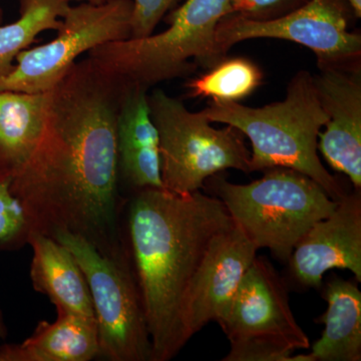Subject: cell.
Instances as JSON below:
<instances>
[{"instance_id":"cell-25","label":"cell","mask_w":361,"mask_h":361,"mask_svg":"<svg viewBox=\"0 0 361 361\" xmlns=\"http://www.w3.org/2000/svg\"><path fill=\"white\" fill-rule=\"evenodd\" d=\"M7 336V329L6 323H4V316H2L1 311H0V337L6 338Z\"/></svg>"},{"instance_id":"cell-27","label":"cell","mask_w":361,"mask_h":361,"mask_svg":"<svg viewBox=\"0 0 361 361\" xmlns=\"http://www.w3.org/2000/svg\"><path fill=\"white\" fill-rule=\"evenodd\" d=\"M4 20V11H2L1 6H0V23Z\"/></svg>"},{"instance_id":"cell-24","label":"cell","mask_w":361,"mask_h":361,"mask_svg":"<svg viewBox=\"0 0 361 361\" xmlns=\"http://www.w3.org/2000/svg\"><path fill=\"white\" fill-rule=\"evenodd\" d=\"M356 18H361V0H346Z\"/></svg>"},{"instance_id":"cell-4","label":"cell","mask_w":361,"mask_h":361,"mask_svg":"<svg viewBox=\"0 0 361 361\" xmlns=\"http://www.w3.org/2000/svg\"><path fill=\"white\" fill-rule=\"evenodd\" d=\"M250 184L208 179L235 225L259 249L287 263L297 243L318 221L329 217L337 202L314 180L287 168L263 171Z\"/></svg>"},{"instance_id":"cell-20","label":"cell","mask_w":361,"mask_h":361,"mask_svg":"<svg viewBox=\"0 0 361 361\" xmlns=\"http://www.w3.org/2000/svg\"><path fill=\"white\" fill-rule=\"evenodd\" d=\"M262 71L250 59L225 58L205 75L188 82V97L239 102L250 96L262 84Z\"/></svg>"},{"instance_id":"cell-3","label":"cell","mask_w":361,"mask_h":361,"mask_svg":"<svg viewBox=\"0 0 361 361\" xmlns=\"http://www.w3.org/2000/svg\"><path fill=\"white\" fill-rule=\"evenodd\" d=\"M202 113L211 123H225L248 137L251 173L291 169L314 180L334 200L348 193L317 155L318 137L329 116L308 71L292 78L282 102L249 108L238 102L210 99Z\"/></svg>"},{"instance_id":"cell-5","label":"cell","mask_w":361,"mask_h":361,"mask_svg":"<svg viewBox=\"0 0 361 361\" xmlns=\"http://www.w3.org/2000/svg\"><path fill=\"white\" fill-rule=\"evenodd\" d=\"M231 13L232 0H186L169 16L170 26L165 32L106 42L87 52V56L126 84L149 90L186 77L198 66L212 68L219 63L216 27Z\"/></svg>"},{"instance_id":"cell-17","label":"cell","mask_w":361,"mask_h":361,"mask_svg":"<svg viewBox=\"0 0 361 361\" xmlns=\"http://www.w3.org/2000/svg\"><path fill=\"white\" fill-rule=\"evenodd\" d=\"M49 92H0V173L11 179L39 146L47 121Z\"/></svg>"},{"instance_id":"cell-26","label":"cell","mask_w":361,"mask_h":361,"mask_svg":"<svg viewBox=\"0 0 361 361\" xmlns=\"http://www.w3.org/2000/svg\"><path fill=\"white\" fill-rule=\"evenodd\" d=\"M68 1L89 2V4H103V2L106 1V0H68Z\"/></svg>"},{"instance_id":"cell-22","label":"cell","mask_w":361,"mask_h":361,"mask_svg":"<svg viewBox=\"0 0 361 361\" xmlns=\"http://www.w3.org/2000/svg\"><path fill=\"white\" fill-rule=\"evenodd\" d=\"M176 0H133L130 39L153 35L156 26Z\"/></svg>"},{"instance_id":"cell-1","label":"cell","mask_w":361,"mask_h":361,"mask_svg":"<svg viewBox=\"0 0 361 361\" xmlns=\"http://www.w3.org/2000/svg\"><path fill=\"white\" fill-rule=\"evenodd\" d=\"M128 87L87 56L49 90L39 146L11 179L30 235L70 232L109 257L129 259L121 229L118 154V113Z\"/></svg>"},{"instance_id":"cell-2","label":"cell","mask_w":361,"mask_h":361,"mask_svg":"<svg viewBox=\"0 0 361 361\" xmlns=\"http://www.w3.org/2000/svg\"><path fill=\"white\" fill-rule=\"evenodd\" d=\"M234 225L222 201L201 191H135L127 246L153 346L152 361L174 358L191 339L190 301L211 253Z\"/></svg>"},{"instance_id":"cell-12","label":"cell","mask_w":361,"mask_h":361,"mask_svg":"<svg viewBox=\"0 0 361 361\" xmlns=\"http://www.w3.org/2000/svg\"><path fill=\"white\" fill-rule=\"evenodd\" d=\"M316 90L329 116L317 148L329 165L361 190L360 71L319 68Z\"/></svg>"},{"instance_id":"cell-19","label":"cell","mask_w":361,"mask_h":361,"mask_svg":"<svg viewBox=\"0 0 361 361\" xmlns=\"http://www.w3.org/2000/svg\"><path fill=\"white\" fill-rule=\"evenodd\" d=\"M70 6L68 0H20V18L0 25V77L11 73L16 56L40 32L61 30Z\"/></svg>"},{"instance_id":"cell-10","label":"cell","mask_w":361,"mask_h":361,"mask_svg":"<svg viewBox=\"0 0 361 361\" xmlns=\"http://www.w3.org/2000/svg\"><path fill=\"white\" fill-rule=\"evenodd\" d=\"M132 14L133 0L71 6L58 37L21 51L11 73L0 77V92H49L82 54L106 42L130 39Z\"/></svg>"},{"instance_id":"cell-13","label":"cell","mask_w":361,"mask_h":361,"mask_svg":"<svg viewBox=\"0 0 361 361\" xmlns=\"http://www.w3.org/2000/svg\"><path fill=\"white\" fill-rule=\"evenodd\" d=\"M257 251L235 223L223 235L207 261L190 301L187 327L191 338L209 322H217L222 317Z\"/></svg>"},{"instance_id":"cell-8","label":"cell","mask_w":361,"mask_h":361,"mask_svg":"<svg viewBox=\"0 0 361 361\" xmlns=\"http://www.w3.org/2000/svg\"><path fill=\"white\" fill-rule=\"evenodd\" d=\"M51 237L71 252L87 279L96 315L97 358L152 361L153 346L130 259L109 257L73 233Z\"/></svg>"},{"instance_id":"cell-21","label":"cell","mask_w":361,"mask_h":361,"mask_svg":"<svg viewBox=\"0 0 361 361\" xmlns=\"http://www.w3.org/2000/svg\"><path fill=\"white\" fill-rule=\"evenodd\" d=\"M11 177L0 173V249L11 250L27 244L30 226L23 207L11 189Z\"/></svg>"},{"instance_id":"cell-18","label":"cell","mask_w":361,"mask_h":361,"mask_svg":"<svg viewBox=\"0 0 361 361\" xmlns=\"http://www.w3.org/2000/svg\"><path fill=\"white\" fill-rule=\"evenodd\" d=\"M326 312L322 336L310 353L313 361L361 360V292L357 284L334 276L323 286Z\"/></svg>"},{"instance_id":"cell-9","label":"cell","mask_w":361,"mask_h":361,"mask_svg":"<svg viewBox=\"0 0 361 361\" xmlns=\"http://www.w3.org/2000/svg\"><path fill=\"white\" fill-rule=\"evenodd\" d=\"M351 13L346 0H310L272 20L228 14L216 27V52L222 61L233 45L243 40L285 39L314 52L319 68L360 71L361 35L348 30Z\"/></svg>"},{"instance_id":"cell-6","label":"cell","mask_w":361,"mask_h":361,"mask_svg":"<svg viewBox=\"0 0 361 361\" xmlns=\"http://www.w3.org/2000/svg\"><path fill=\"white\" fill-rule=\"evenodd\" d=\"M148 103L160 140L164 189L191 194L228 169L251 173V152L238 130L215 129L202 111L188 110L180 99L160 89L148 94Z\"/></svg>"},{"instance_id":"cell-11","label":"cell","mask_w":361,"mask_h":361,"mask_svg":"<svg viewBox=\"0 0 361 361\" xmlns=\"http://www.w3.org/2000/svg\"><path fill=\"white\" fill-rule=\"evenodd\" d=\"M286 264L290 279L301 288H320L323 275L331 269L351 271L361 282L360 190L344 195L329 217L308 230Z\"/></svg>"},{"instance_id":"cell-14","label":"cell","mask_w":361,"mask_h":361,"mask_svg":"<svg viewBox=\"0 0 361 361\" xmlns=\"http://www.w3.org/2000/svg\"><path fill=\"white\" fill-rule=\"evenodd\" d=\"M148 89L129 85L118 118V172L130 188L164 189L160 140L152 120Z\"/></svg>"},{"instance_id":"cell-16","label":"cell","mask_w":361,"mask_h":361,"mask_svg":"<svg viewBox=\"0 0 361 361\" xmlns=\"http://www.w3.org/2000/svg\"><path fill=\"white\" fill-rule=\"evenodd\" d=\"M99 357L96 320L58 313L56 322H42L21 343L2 344L0 361H90Z\"/></svg>"},{"instance_id":"cell-23","label":"cell","mask_w":361,"mask_h":361,"mask_svg":"<svg viewBox=\"0 0 361 361\" xmlns=\"http://www.w3.org/2000/svg\"><path fill=\"white\" fill-rule=\"evenodd\" d=\"M310 0H232L233 13L250 20L279 18L302 6Z\"/></svg>"},{"instance_id":"cell-7","label":"cell","mask_w":361,"mask_h":361,"mask_svg":"<svg viewBox=\"0 0 361 361\" xmlns=\"http://www.w3.org/2000/svg\"><path fill=\"white\" fill-rule=\"evenodd\" d=\"M230 342L223 361H313L310 338L292 312L283 278L256 256L229 307L217 322Z\"/></svg>"},{"instance_id":"cell-15","label":"cell","mask_w":361,"mask_h":361,"mask_svg":"<svg viewBox=\"0 0 361 361\" xmlns=\"http://www.w3.org/2000/svg\"><path fill=\"white\" fill-rule=\"evenodd\" d=\"M27 244L33 252L30 279L35 290L49 297L58 313L96 320L89 285L71 252L39 233L30 234Z\"/></svg>"}]
</instances>
